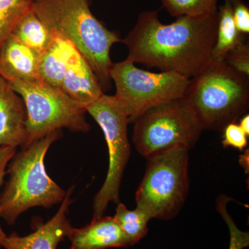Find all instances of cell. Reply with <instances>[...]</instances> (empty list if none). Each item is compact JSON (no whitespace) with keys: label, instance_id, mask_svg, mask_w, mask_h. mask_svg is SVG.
<instances>
[{"label":"cell","instance_id":"cell-1","mask_svg":"<svg viewBox=\"0 0 249 249\" xmlns=\"http://www.w3.org/2000/svg\"><path fill=\"white\" fill-rule=\"evenodd\" d=\"M218 11L200 16H181L169 24L160 22L158 11H145L123 43L127 59L162 72H176L188 78L213 62Z\"/></svg>","mask_w":249,"mask_h":249},{"label":"cell","instance_id":"cell-2","mask_svg":"<svg viewBox=\"0 0 249 249\" xmlns=\"http://www.w3.org/2000/svg\"><path fill=\"white\" fill-rule=\"evenodd\" d=\"M32 9L51 31L70 41L88 61L103 91L110 88V49L122 42L93 16L88 0H34Z\"/></svg>","mask_w":249,"mask_h":249},{"label":"cell","instance_id":"cell-3","mask_svg":"<svg viewBox=\"0 0 249 249\" xmlns=\"http://www.w3.org/2000/svg\"><path fill=\"white\" fill-rule=\"evenodd\" d=\"M61 137V130L51 132L21 148L10 160L9 180L0 196V217L9 225L31 208H50L65 199L66 192L49 178L45 166L49 147Z\"/></svg>","mask_w":249,"mask_h":249},{"label":"cell","instance_id":"cell-4","mask_svg":"<svg viewBox=\"0 0 249 249\" xmlns=\"http://www.w3.org/2000/svg\"><path fill=\"white\" fill-rule=\"evenodd\" d=\"M249 78L222 60L213 61L204 71L190 78L183 96L204 129L223 131L245 114L249 106Z\"/></svg>","mask_w":249,"mask_h":249},{"label":"cell","instance_id":"cell-5","mask_svg":"<svg viewBox=\"0 0 249 249\" xmlns=\"http://www.w3.org/2000/svg\"><path fill=\"white\" fill-rule=\"evenodd\" d=\"M189 150L178 145L146 158V170L136 193V203L152 219H171L184 204L189 186Z\"/></svg>","mask_w":249,"mask_h":249},{"label":"cell","instance_id":"cell-6","mask_svg":"<svg viewBox=\"0 0 249 249\" xmlns=\"http://www.w3.org/2000/svg\"><path fill=\"white\" fill-rule=\"evenodd\" d=\"M134 124L132 142L145 158L178 145L191 150L204 130L184 96L149 109Z\"/></svg>","mask_w":249,"mask_h":249},{"label":"cell","instance_id":"cell-7","mask_svg":"<svg viewBox=\"0 0 249 249\" xmlns=\"http://www.w3.org/2000/svg\"><path fill=\"white\" fill-rule=\"evenodd\" d=\"M9 82L27 109V145L62 128L81 133L91 129L85 117V107L60 90L43 82Z\"/></svg>","mask_w":249,"mask_h":249},{"label":"cell","instance_id":"cell-8","mask_svg":"<svg viewBox=\"0 0 249 249\" xmlns=\"http://www.w3.org/2000/svg\"><path fill=\"white\" fill-rule=\"evenodd\" d=\"M110 76L114 96L134 124L146 111L162 103L183 97L190 78L176 72H154L139 69L126 58L113 64Z\"/></svg>","mask_w":249,"mask_h":249},{"label":"cell","instance_id":"cell-9","mask_svg":"<svg viewBox=\"0 0 249 249\" xmlns=\"http://www.w3.org/2000/svg\"><path fill=\"white\" fill-rule=\"evenodd\" d=\"M86 111L102 129L109 152L107 177L93 200V218H100L109 203H119L121 181L131 153L127 136L129 121L124 108L115 96L106 93L87 106Z\"/></svg>","mask_w":249,"mask_h":249},{"label":"cell","instance_id":"cell-10","mask_svg":"<svg viewBox=\"0 0 249 249\" xmlns=\"http://www.w3.org/2000/svg\"><path fill=\"white\" fill-rule=\"evenodd\" d=\"M73 189L69 191L57 213L46 223L36 222L32 233L21 237L12 232L0 237V246L5 249H57L58 244L68 237L72 229L67 218L69 207L72 200L70 196Z\"/></svg>","mask_w":249,"mask_h":249},{"label":"cell","instance_id":"cell-11","mask_svg":"<svg viewBox=\"0 0 249 249\" xmlns=\"http://www.w3.org/2000/svg\"><path fill=\"white\" fill-rule=\"evenodd\" d=\"M27 121L22 98L0 75V146H27Z\"/></svg>","mask_w":249,"mask_h":249},{"label":"cell","instance_id":"cell-12","mask_svg":"<svg viewBox=\"0 0 249 249\" xmlns=\"http://www.w3.org/2000/svg\"><path fill=\"white\" fill-rule=\"evenodd\" d=\"M60 91L85 109L104 94L97 76L75 47L69 57Z\"/></svg>","mask_w":249,"mask_h":249},{"label":"cell","instance_id":"cell-13","mask_svg":"<svg viewBox=\"0 0 249 249\" xmlns=\"http://www.w3.org/2000/svg\"><path fill=\"white\" fill-rule=\"evenodd\" d=\"M41 55L11 34L0 48V75L5 79L41 83Z\"/></svg>","mask_w":249,"mask_h":249},{"label":"cell","instance_id":"cell-14","mask_svg":"<svg viewBox=\"0 0 249 249\" xmlns=\"http://www.w3.org/2000/svg\"><path fill=\"white\" fill-rule=\"evenodd\" d=\"M67 237L71 241L70 249H106L130 246L113 217L93 218L86 227L72 228Z\"/></svg>","mask_w":249,"mask_h":249},{"label":"cell","instance_id":"cell-15","mask_svg":"<svg viewBox=\"0 0 249 249\" xmlns=\"http://www.w3.org/2000/svg\"><path fill=\"white\" fill-rule=\"evenodd\" d=\"M234 21L231 0H225L218 9L217 29L215 43L213 49V61H222L231 51L244 42Z\"/></svg>","mask_w":249,"mask_h":249},{"label":"cell","instance_id":"cell-16","mask_svg":"<svg viewBox=\"0 0 249 249\" xmlns=\"http://www.w3.org/2000/svg\"><path fill=\"white\" fill-rule=\"evenodd\" d=\"M12 35L41 55L48 49L52 40V31L37 17L33 9L21 18Z\"/></svg>","mask_w":249,"mask_h":249},{"label":"cell","instance_id":"cell-17","mask_svg":"<svg viewBox=\"0 0 249 249\" xmlns=\"http://www.w3.org/2000/svg\"><path fill=\"white\" fill-rule=\"evenodd\" d=\"M127 237L130 246L138 243L148 231V223L151 217L143 209L137 207L129 210L124 204L119 203L113 217Z\"/></svg>","mask_w":249,"mask_h":249},{"label":"cell","instance_id":"cell-18","mask_svg":"<svg viewBox=\"0 0 249 249\" xmlns=\"http://www.w3.org/2000/svg\"><path fill=\"white\" fill-rule=\"evenodd\" d=\"M33 2L34 0H0V48L21 18L32 9Z\"/></svg>","mask_w":249,"mask_h":249},{"label":"cell","instance_id":"cell-19","mask_svg":"<svg viewBox=\"0 0 249 249\" xmlns=\"http://www.w3.org/2000/svg\"><path fill=\"white\" fill-rule=\"evenodd\" d=\"M161 2L173 17H200L218 11V0H161Z\"/></svg>","mask_w":249,"mask_h":249},{"label":"cell","instance_id":"cell-20","mask_svg":"<svg viewBox=\"0 0 249 249\" xmlns=\"http://www.w3.org/2000/svg\"><path fill=\"white\" fill-rule=\"evenodd\" d=\"M229 199L227 196H221L217 202V211L227 223L230 232V245L229 249H243L249 245V232L241 231L236 226L230 214L228 213L227 204Z\"/></svg>","mask_w":249,"mask_h":249},{"label":"cell","instance_id":"cell-21","mask_svg":"<svg viewBox=\"0 0 249 249\" xmlns=\"http://www.w3.org/2000/svg\"><path fill=\"white\" fill-rule=\"evenodd\" d=\"M232 70L249 77V45L242 42L231 51L224 59Z\"/></svg>","mask_w":249,"mask_h":249},{"label":"cell","instance_id":"cell-22","mask_svg":"<svg viewBox=\"0 0 249 249\" xmlns=\"http://www.w3.org/2000/svg\"><path fill=\"white\" fill-rule=\"evenodd\" d=\"M222 144L224 147H232L237 150H243L248 144V137L236 123L229 124L223 129Z\"/></svg>","mask_w":249,"mask_h":249},{"label":"cell","instance_id":"cell-23","mask_svg":"<svg viewBox=\"0 0 249 249\" xmlns=\"http://www.w3.org/2000/svg\"><path fill=\"white\" fill-rule=\"evenodd\" d=\"M232 15L237 29L243 35L249 33V9L243 0H231Z\"/></svg>","mask_w":249,"mask_h":249},{"label":"cell","instance_id":"cell-24","mask_svg":"<svg viewBox=\"0 0 249 249\" xmlns=\"http://www.w3.org/2000/svg\"><path fill=\"white\" fill-rule=\"evenodd\" d=\"M17 152V147L11 146H0V187L4 182V176L6 174V168L10 160ZM6 234L0 225V237H4Z\"/></svg>","mask_w":249,"mask_h":249},{"label":"cell","instance_id":"cell-25","mask_svg":"<svg viewBox=\"0 0 249 249\" xmlns=\"http://www.w3.org/2000/svg\"><path fill=\"white\" fill-rule=\"evenodd\" d=\"M239 125L247 135H249V115L245 114L240 119Z\"/></svg>","mask_w":249,"mask_h":249}]
</instances>
